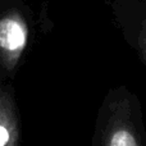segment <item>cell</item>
<instances>
[{"instance_id": "6da1fadb", "label": "cell", "mask_w": 146, "mask_h": 146, "mask_svg": "<svg viewBox=\"0 0 146 146\" xmlns=\"http://www.w3.org/2000/svg\"><path fill=\"white\" fill-rule=\"evenodd\" d=\"M91 146H146L141 104L126 86L110 88L104 96Z\"/></svg>"}, {"instance_id": "7a4b0ae2", "label": "cell", "mask_w": 146, "mask_h": 146, "mask_svg": "<svg viewBox=\"0 0 146 146\" xmlns=\"http://www.w3.org/2000/svg\"><path fill=\"white\" fill-rule=\"evenodd\" d=\"M30 21L21 7H8L0 12V73L17 72L30 42Z\"/></svg>"}, {"instance_id": "3957f363", "label": "cell", "mask_w": 146, "mask_h": 146, "mask_svg": "<svg viewBox=\"0 0 146 146\" xmlns=\"http://www.w3.org/2000/svg\"><path fill=\"white\" fill-rule=\"evenodd\" d=\"M113 22L146 66V0H108Z\"/></svg>"}, {"instance_id": "277c9868", "label": "cell", "mask_w": 146, "mask_h": 146, "mask_svg": "<svg viewBox=\"0 0 146 146\" xmlns=\"http://www.w3.org/2000/svg\"><path fill=\"white\" fill-rule=\"evenodd\" d=\"M21 117L10 85H0V146H19Z\"/></svg>"}, {"instance_id": "5b68a950", "label": "cell", "mask_w": 146, "mask_h": 146, "mask_svg": "<svg viewBox=\"0 0 146 146\" xmlns=\"http://www.w3.org/2000/svg\"><path fill=\"white\" fill-rule=\"evenodd\" d=\"M0 78H1V73H0Z\"/></svg>"}]
</instances>
